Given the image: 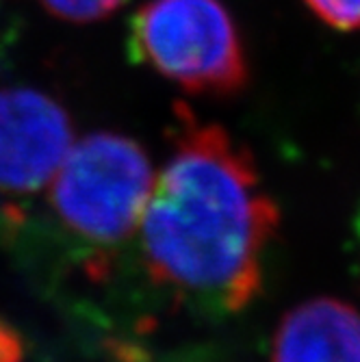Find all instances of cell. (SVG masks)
<instances>
[{"label":"cell","mask_w":360,"mask_h":362,"mask_svg":"<svg viewBox=\"0 0 360 362\" xmlns=\"http://www.w3.org/2000/svg\"><path fill=\"white\" fill-rule=\"evenodd\" d=\"M170 160L144 211V256L152 278L223 313L260 291V265L278 228V206L252 156L217 124L178 109Z\"/></svg>","instance_id":"cell-1"},{"label":"cell","mask_w":360,"mask_h":362,"mask_svg":"<svg viewBox=\"0 0 360 362\" xmlns=\"http://www.w3.org/2000/svg\"><path fill=\"white\" fill-rule=\"evenodd\" d=\"M306 7L337 30L360 28V0H304Z\"/></svg>","instance_id":"cell-7"},{"label":"cell","mask_w":360,"mask_h":362,"mask_svg":"<svg viewBox=\"0 0 360 362\" xmlns=\"http://www.w3.org/2000/svg\"><path fill=\"white\" fill-rule=\"evenodd\" d=\"M68 113L37 89L0 91V189L30 193L50 182L72 148Z\"/></svg>","instance_id":"cell-4"},{"label":"cell","mask_w":360,"mask_h":362,"mask_svg":"<svg viewBox=\"0 0 360 362\" xmlns=\"http://www.w3.org/2000/svg\"><path fill=\"white\" fill-rule=\"evenodd\" d=\"M130 52L198 95H233L250 78L243 37L221 0H148L130 20Z\"/></svg>","instance_id":"cell-2"},{"label":"cell","mask_w":360,"mask_h":362,"mask_svg":"<svg viewBox=\"0 0 360 362\" xmlns=\"http://www.w3.org/2000/svg\"><path fill=\"white\" fill-rule=\"evenodd\" d=\"M0 362H22L20 339L3 321H0Z\"/></svg>","instance_id":"cell-8"},{"label":"cell","mask_w":360,"mask_h":362,"mask_svg":"<svg viewBox=\"0 0 360 362\" xmlns=\"http://www.w3.org/2000/svg\"><path fill=\"white\" fill-rule=\"evenodd\" d=\"M358 235H360V215H358Z\"/></svg>","instance_id":"cell-9"},{"label":"cell","mask_w":360,"mask_h":362,"mask_svg":"<svg viewBox=\"0 0 360 362\" xmlns=\"http://www.w3.org/2000/svg\"><path fill=\"white\" fill-rule=\"evenodd\" d=\"M272 362H360V313L335 298L296 306L278 325Z\"/></svg>","instance_id":"cell-5"},{"label":"cell","mask_w":360,"mask_h":362,"mask_svg":"<svg viewBox=\"0 0 360 362\" xmlns=\"http://www.w3.org/2000/svg\"><path fill=\"white\" fill-rule=\"evenodd\" d=\"M154 187L146 150L117 133H91L70 148L52 185L63 223L95 243H117L137 228Z\"/></svg>","instance_id":"cell-3"},{"label":"cell","mask_w":360,"mask_h":362,"mask_svg":"<svg viewBox=\"0 0 360 362\" xmlns=\"http://www.w3.org/2000/svg\"><path fill=\"white\" fill-rule=\"evenodd\" d=\"M42 3L61 20L95 22L111 16L124 0H42Z\"/></svg>","instance_id":"cell-6"}]
</instances>
